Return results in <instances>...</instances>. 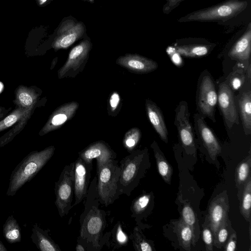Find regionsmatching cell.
Instances as JSON below:
<instances>
[{
  "label": "cell",
  "mask_w": 251,
  "mask_h": 251,
  "mask_svg": "<svg viewBox=\"0 0 251 251\" xmlns=\"http://www.w3.org/2000/svg\"><path fill=\"white\" fill-rule=\"evenodd\" d=\"M97 191L105 206L112 203L121 194L119 187L120 167L118 161L111 159L97 171Z\"/></svg>",
  "instance_id": "3"
},
{
  "label": "cell",
  "mask_w": 251,
  "mask_h": 251,
  "mask_svg": "<svg viewBox=\"0 0 251 251\" xmlns=\"http://www.w3.org/2000/svg\"><path fill=\"white\" fill-rule=\"evenodd\" d=\"M0 251H7V249L1 241H0Z\"/></svg>",
  "instance_id": "45"
},
{
  "label": "cell",
  "mask_w": 251,
  "mask_h": 251,
  "mask_svg": "<svg viewBox=\"0 0 251 251\" xmlns=\"http://www.w3.org/2000/svg\"><path fill=\"white\" fill-rule=\"evenodd\" d=\"M166 3L162 7L163 13L165 14H170L173 10L177 8L180 4L186 0H164Z\"/></svg>",
  "instance_id": "37"
},
{
  "label": "cell",
  "mask_w": 251,
  "mask_h": 251,
  "mask_svg": "<svg viewBox=\"0 0 251 251\" xmlns=\"http://www.w3.org/2000/svg\"><path fill=\"white\" fill-rule=\"evenodd\" d=\"M151 201L149 194H143L133 201L131 207L132 212L135 215H138L144 212L147 208Z\"/></svg>",
  "instance_id": "33"
},
{
  "label": "cell",
  "mask_w": 251,
  "mask_h": 251,
  "mask_svg": "<svg viewBox=\"0 0 251 251\" xmlns=\"http://www.w3.org/2000/svg\"><path fill=\"white\" fill-rule=\"evenodd\" d=\"M216 44L201 38H184L176 40L174 47L175 51L186 57H200L209 53Z\"/></svg>",
  "instance_id": "10"
},
{
  "label": "cell",
  "mask_w": 251,
  "mask_h": 251,
  "mask_svg": "<svg viewBox=\"0 0 251 251\" xmlns=\"http://www.w3.org/2000/svg\"><path fill=\"white\" fill-rule=\"evenodd\" d=\"M251 63L250 62V64L249 65V66H248V68L247 69V75L248 76V78H249V80H251Z\"/></svg>",
  "instance_id": "44"
},
{
  "label": "cell",
  "mask_w": 251,
  "mask_h": 251,
  "mask_svg": "<svg viewBox=\"0 0 251 251\" xmlns=\"http://www.w3.org/2000/svg\"><path fill=\"white\" fill-rule=\"evenodd\" d=\"M50 0H36L37 5L39 6H44L47 4Z\"/></svg>",
  "instance_id": "42"
},
{
  "label": "cell",
  "mask_w": 251,
  "mask_h": 251,
  "mask_svg": "<svg viewBox=\"0 0 251 251\" xmlns=\"http://www.w3.org/2000/svg\"><path fill=\"white\" fill-rule=\"evenodd\" d=\"M251 156L250 153L237 165L235 172L236 185L238 189V195L242 193L245 182L251 175ZM242 195V193H241Z\"/></svg>",
  "instance_id": "25"
},
{
  "label": "cell",
  "mask_w": 251,
  "mask_h": 251,
  "mask_svg": "<svg viewBox=\"0 0 251 251\" xmlns=\"http://www.w3.org/2000/svg\"><path fill=\"white\" fill-rule=\"evenodd\" d=\"M141 136L140 130L137 127L129 129L126 133L123 144L128 151L133 150L139 142Z\"/></svg>",
  "instance_id": "31"
},
{
  "label": "cell",
  "mask_w": 251,
  "mask_h": 251,
  "mask_svg": "<svg viewBox=\"0 0 251 251\" xmlns=\"http://www.w3.org/2000/svg\"><path fill=\"white\" fill-rule=\"evenodd\" d=\"M238 107L243 129L246 135L251 133V91L244 92L238 100Z\"/></svg>",
  "instance_id": "21"
},
{
  "label": "cell",
  "mask_w": 251,
  "mask_h": 251,
  "mask_svg": "<svg viewBox=\"0 0 251 251\" xmlns=\"http://www.w3.org/2000/svg\"><path fill=\"white\" fill-rule=\"evenodd\" d=\"M181 219L192 229L196 237L197 216L190 204H186L184 205L181 211Z\"/></svg>",
  "instance_id": "32"
},
{
  "label": "cell",
  "mask_w": 251,
  "mask_h": 251,
  "mask_svg": "<svg viewBox=\"0 0 251 251\" xmlns=\"http://www.w3.org/2000/svg\"><path fill=\"white\" fill-rule=\"evenodd\" d=\"M229 208L228 198L226 190L217 195L210 202L207 217L213 233V241L220 225L228 217Z\"/></svg>",
  "instance_id": "13"
},
{
  "label": "cell",
  "mask_w": 251,
  "mask_h": 251,
  "mask_svg": "<svg viewBox=\"0 0 251 251\" xmlns=\"http://www.w3.org/2000/svg\"><path fill=\"white\" fill-rule=\"evenodd\" d=\"M3 236L9 243L13 244L21 241V229L13 215L7 218L3 225Z\"/></svg>",
  "instance_id": "24"
},
{
  "label": "cell",
  "mask_w": 251,
  "mask_h": 251,
  "mask_svg": "<svg viewBox=\"0 0 251 251\" xmlns=\"http://www.w3.org/2000/svg\"><path fill=\"white\" fill-rule=\"evenodd\" d=\"M84 32L82 23L71 19L64 21L58 29L52 46L55 50L67 49L80 38Z\"/></svg>",
  "instance_id": "9"
},
{
  "label": "cell",
  "mask_w": 251,
  "mask_h": 251,
  "mask_svg": "<svg viewBox=\"0 0 251 251\" xmlns=\"http://www.w3.org/2000/svg\"><path fill=\"white\" fill-rule=\"evenodd\" d=\"M75 250L76 251H85L83 247L80 244H78L75 247Z\"/></svg>",
  "instance_id": "43"
},
{
  "label": "cell",
  "mask_w": 251,
  "mask_h": 251,
  "mask_svg": "<svg viewBox=\"0 0 251 251\" xmlns=\"http://www.w3.org/2000/svg\"><path fill=\"white\" fill-rule=\"evenodd\" d=\"M202 238L205 245V249L207 251L213 250V235L207 217L202 226Z\"/></svg>",
  "instance_id": "34"
},
{
  "label": "cell",
  "mask_w": 251,
  "mask_h": 251,
  "mask_svg": "<svg viewBox=\"0 0 251 251\" xmlns=\"http://www.w3.org/2000/svg\"><path fill=\"white\" fill-rule=\"evenodd\" d=\"M120 96L117 92H114L110 98L109 100V103L111 108V110L114 111L120 102Z\"/></svg>",
  "instance_id": "40"
},
{
  "label": "cell",
  "mask_w": 251,
  "mask_h": 251,
  "mask_svg": "<svg viewBox=\"0 0 251 251\" xmlns=\"http://www.w3.org/2000/svg\"><path fill=\"white\" fill-rule=\"evenodd\" d=\"M31 108H24L19 107L14 110L10 114L0 121V132L10 127L21 120L26 115L31 113Z\"/></svg>",
  "instance_id": "30"
},
{
  "label": "cell",
  "mask_w": 251,
  "mask_h": 251,
  "mask_svg": "<svg viewBox=\"0 0 251 251\" xmlns=\"http://www.w3.org/2000/svg\"><path fill=\"white\" fill-rule=\"evenodd\" d=\"M179 23H215L229 29L251 22V0H226L192 11L178 19Z\"/></svg>",
  "instance_id": "1"
},
{
  "label": "cell",
  "mask_w": 251,
  "mask_h": 251,
  "mask_svg": "<svg viewBox=\"0 0 251 251\" xmlns=\"http://www.w3.org/2000/svg\"><path fill=\"white\" fill-rule=\"evenodd\" d=\"M75 162L67 165L62 171L58 180L55 183V204L59 215H66L72 208V202L74 193Z\"/></svg>",
  "instance_id": "4"
},
{
  "label": "cell",
  "mask_w": 251,
  "mask_h": 251,
  "mask_svg": "<svg viewBox=\"0 0 251 251\" xmlns=\"http://www.w3.org/2000/svg\"><path fill=\"white\" fill-rule=\"evenodd\" d=\"M79 157L85 162L92 163L94 159L97 160V171L102 165L116 157L115 153L104 143H94L79 153Z\"/></svg>",
  "instance_id": "18"
},
{
  "label": "cell",
  "mask_w": 251,
  "mask_h": 251,
  "mask_svg": "<svg viewBox=\"0 0 251 251\" xmlns=\"http://www.w3.org/2000/svg\"><path fill=\"white\" fill-rule=\"evenodd\" d=\"M245 80V74L242 70H236L231 74L229 77L228 85L231 89L234 90L239 89Z\"/></svg>",
  "instance_id": "36"
},
{
  "label": "cell",
  "mask_w": 251,
  "mask_h": 251,
  "mask_svg": "<svg viewBox=\"0 0 251 251\" xmlns=\"http://www.w3.org/2000/svg\"><path fill=\"white\" fill-rule=\"evenodd\" d=\"M91 44L88 40L81 41L70 51L68 59L58 72V77L62 78L71 70L76 71L79 68L87 58Z\"/></svg>",
  "instance_id": "16"
},
{
  "label": "cell",
  "mask_w": 251,
  "mask_h": 251,
  "mask_svg": "<svg viewBox=\"0 0 251 251\" xmlns=\"http://www.w3.org/2000/svg\"><path fill=\"white\" fill-rule=\"evenodd\" d=\"M234 230L228 217H227L220 225L213 241V246L221 249L225 244L228 238Z\"/></svg>",
  "instance_id": "29"
},
{
  "label": "cell",
  "mask_w": 251,
  "mask_h": 251,
  "mask_svg": "<svg viewBox=\"0 0 251 251\" xmlns=\"http://www.w3.org/2000/svg\"><path fill=\"white\" fill-rule=\"evenodd\" d=\"M143 154L134 152L120 162V174L119 187L121 194L129 196V193L136 186L137 179L143 162Z\"/></svg>",
  "instance_id": "6"
},
{
  "label": "cell",
  "mask_w": 251,
  "mask_h": 251,
  "mask_svg": "<svg viewBox=\"0 0 251 251\" xmlns=\"http://www.w3.org/2000/svg\"><path fill=\"white\" fill-rule=\"evenodd\" d=\"M251 176H249L245 183L241 195L240 211L246 221H251Z\"/></svg>",
  "instance_id": "27"
},
{
  "label": "cell",
  "mask_w": 251,
  "mask_h": 251,
  "mask_svg": "<svg viewBox=\"0 0 251 251\" xmlns=\"http://www.w3.org/2000/svg\"><path fill=\"white\" fill-rule=\"evenodd\" d=\"M151 147L154 151L158 173L164 180L170 184L173 174V168L165 158L155 141L152 143Z\"/></svg>",
  "instance_id": "23"
},
{
  "label": "cell",
  "mask_w": 251,
  "mask_h": 251,
  "mask_svg": "<svg viewBox=\"0 0 251 251\" xmlns=\"http://www.w3.org/2000/svg\"><path fill=\"white\" fill-rule=\"evenodd\" d=\"M218 102L226 126L231 128L239 124V117L235 105L234 95L226 81L220 84Z\"/></svg>",
  "instance_id": "8"
},
{
  "label": "cell",
  "mask_w": 251,
  "mask_h": 251,
  "mask_svg": "<svg viewBox=\"0 0 251 251\" xmlns=\"http://www.w3.org/2000/svg\"><path fill=\"white\" fill-rule=\"evenodd\" d=\"M3 110L1 108H0V118L3 116Z\"/></svg>",
  "instance_id": "46"
},
{
  "label": "cell",
  "mask_w": 251,
  "mask_h": 251,
  "mask_svg": "<svg viewBox=\"0 0 251 251\" xmlns=\"http://www.w3.org/2000/svg\"><path fill=\"white\" fill-rule=\"evenodd\" d=\"M116 240L121 245L126 244L128 238L126 235L123 232L120 225H119L116 232Z\"/></svg>",
  "instance_id": "39"
},
{
  "label": "cell",
  "mask_w": 251,
  "mask_h": 251,
  "mask_svg": "<svg viewBox=\"0 0 251 251\" xmlns=\"http://www.w3.org/2000/svg\"><path fill=\"white\" fill-rule=\"evenodd\" d=\"M54 151V147L50 146L28 153L12 172L7 196H14L25 183L30 181L51 158Z\"/></svg>",
  "instance_id": "2"
},
{
  "label": "cell",
  "mask_w": 251,
  "mask_h": 251,
  "mask_svg": "<svg viewBox=\"0 0 251 251\" xmlns=\"http://www.w3.org/2000/svg\"><path fill=\"white\" fill-rule=\"evenodd\" d=\"M85 221V233L96 237L100 234L103 226V221L98 211H90Z\"/></svg>",
  "instance_id": "28"
},
{
  "label": "cell",
  "mask_w": 251,
  "mask_h": 251,
  "mask_svg": "<svg viewBox=\"0 0 251 251\" xmlns=\"http://www.w3.org/2000/svg\"><path fill=\"white\" fill-rule=\"evenodd\" d=\"M194 118L195 129L210 157L214 160L221 152V145L212 130L206 125L204 118L199 113H196Z\"/></svg>",
  "instance_id": "14"
},
{
  "label": "cell",
  "mask_w": 251,
  "mask_h": 251,
  "mask_svg": "<svg viewBox=\"0 0 251 251\" xmlns=\"http://www.w3.org/2000/svg\"><path fill=\"white\" fill-rule=\"evenodd\" d=\"M145 106L150 123L160 138L167 143L168 130L161 109L150 99L146 100Z\"/></svg>",
  "instance_id": "19"
},
{
  "label": "cell",
  "mask_w": 251,
  "mask_h": 251,
  "mask_svg": "<svg viewBox=\"0 0 251 251\" xmlns=\"http://www.w3.org/2000/svg\"><path fill=\"white\" fill-rule=\"evenodd\" d=\"M92 163H88L80 157L75 162L74 193L75 202L80 203L86 196L91 176Z\"/></svg>",
  "instance_id": "12"
},
{
  "label": "cell",
  "mask_w": 251,
  "mask_h": 251,
  "mask_svg": "<svg viewBox=\"0 0 251 251\" xmlns=\"http://www.w3.org/2000/svg\"><path fill=\"white\" fill-rule=\"evenodd\" d=\"M175 111L174 124L176 127L181 144L188 153L195 154L196 149L194 133L190 122V112L187 102L181 101Z\"/></svg>",
  "instance_id": "7"
},
{
  "label": "cell",
  "mask_w": 251,
  "mask_h": 251,
  "mask_svg": "<svg viewBox=\"0 0 251 251\" xmlns=\"http://www.w3.org/2000/svg\"><path fill=\"white\" fill-rule=\"evenodd\" d=\"M78 106V102L71 101L58 107L50 115L39 134L42 136L60 128L74 116Z\"/></svg>",
  "instance_id": "15"
},
{
  "label": "cell",
  "mask_w": 251,
  "mask_h": 251,
  "mask_svg": "<svg viewBox=\"0 0 251 251\" xmlns=\"http://www.w3.org/2000/svg\"><path fill=\"white\" fill-rule=\"evenodd\" d=\"M49 230H43L35 223L33 226L31 239L37 248L41 251H60L58 246L48 235Z\"/></svg>",
  "instance_id": "20"
},
{
  "label": "cell",
  "mask_w": 251,
  "mask_h": 251,
  "mask_svg": "<svg viewBox=\"0 0 251 251\" xmlns=\"http://www.w3.org/2000/svg\"><path fill=\"white\" fill-rule=\"evenodd\" d=\"M176 232L179 245L185 250L190 251L191 245L196 243V237L192 229L180 219L176 224Z\"/></svg>",
  "instance_id": "22"
},
{
  "label": "cell",
  "mask_w": 251,
  "mask_h": 251,
  "mask_svg": "<svg viewBox=\"0 0 251 251\" xmlns=\"http://www.w3.org/2000/svg\"><path fill=\"white\" fill-rule=\"evenodd\" d=\"M37 95L32 89L25 86H20L16 91V103L24 108H33L35 104Z\"/></svg>",
  "instance_id": "26"
},
{
  "label": "cell",
  "mask_w": 251,
  "mask_h": 251,
  "mask_svg": "<svg viewBox=\"0 0 251 251\" xmlns=\"http://www.w3.org/2000/svg\"><path fill=\"white\" fill-rule=\"evenodd\" d=\"M173 49L174 51L175 54H173L172 53L171 54L172 61H173L176 64L179 65L180 64V55L175 51L173 48Z\"/></svg>",
  "instance_id": "41"
},
{
  "label": "cell",
  "mask_w": 251,
  "mask_h": 251,
  "mask_svg": "<svg viewBox=\"0 0 251 251\" xmlns=\"http://www.w3.org/2000/svg\"><path fill=\"white\" fill-rule=\"evenodd\" d=\"M237 235L233 230L227 239V243L225 247L226 251H234L236 249Z\"/></svg>",
  "instance_id": "38"
},
{
  "label": "cell",
  "mask_w": 251,
  "mask_h": 251,
  "mask_svg": "<svg viewBox=\"0 0 251 251\" xmlns=\"http://www.w3.org/2000/svg\"><path fill=\"white\" fill-rule=\"evenodd\" d=\"M231 41L233 43L228 56L238 61H249L251 52V22L237 32Z\"/></svg>",
  "instance_id": "11"
},
{
  "label": "cell",
  "mask_w": 251,
  "mask_h": 251,
  "mask_svg": "<svg viewBox=\"0 0 251 251\" xmlns=\"http://www.w3.org/2000/svg\"><path fill=\"white\" fill-rule=\"evenodd\" d=\"M197 107L203 118L208 117L214 123L215 107L218 102V94L211 75L208 73L201 77L197 91Z\"/></svg>",
  "instance_id": "5"
},
{
  "label": "cell",
  "mask_w": 251,
  "mask_h": 251,
  "mask_svg": "<svg viewBox=\"0 0 251 251\" xmlns=\"http://www.w3.org/2000/svg\"><path fill=\"white\" fill-rule=\"evenodd\" d=\"M133 236V242L136 250L141 251H152L151 245L143 238L136 228H134Z\"/></svg>",
  "instance_id": "35"
},
{
  "label": "cell",
  "mask_w": 251,
  "mask_h": 251,
  "mask_svg": "<svg viewBox=\"0 0 251 251\" xmlns=\"http://www.w3.org/2000/svg\"><path fill=\"white\" fill-rule=\"evenodd\" d=\"M120 66L137 74H145L155 70L158 64L154 60L136 54H126L116 60Z\"/></svg>",
  "instance_id": "17"
}]
</instances>
